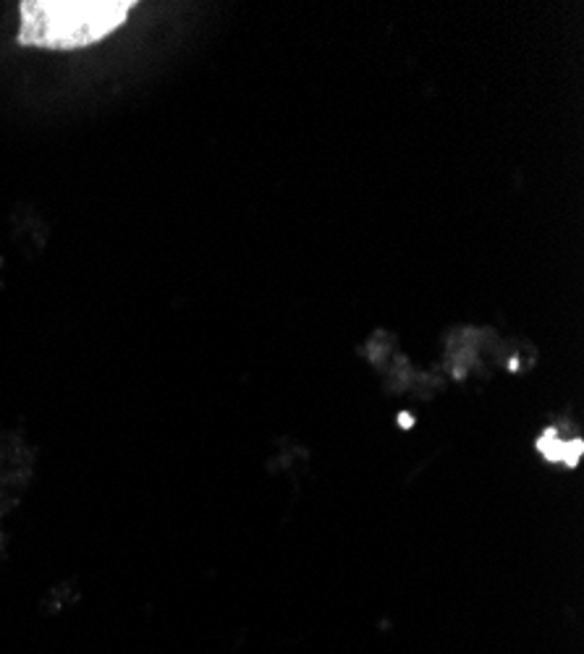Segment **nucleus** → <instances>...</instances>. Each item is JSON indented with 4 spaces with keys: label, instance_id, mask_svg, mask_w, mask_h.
Segmentation results:
<instances>
[{
    "label": "nucleus",
    "instance_id": "2",
    "mask_svg": "<svg viewBox=\"0 0 584 654\" xmlns=\"http://www.w3.org/2000/svg\"><path fill=\"white\" fill-rule=\"evenodd\" d=\"M582 448L584 445L579 438H574L571 443H568V440H561L556 427H547L546 432H543V438L537 440V450L546 456L547 461L566 463L568 469L577 466V461L582 459Z\"/></svg>",
    "mask_w": 584,
    "mask_h": 654
},
{
    "label": "nucleus",
    "instance_id": "1",
    "mask_svg": "<svg viewBox=\"0 0 584 654\" xmlns=\"http://www.w3.org/2000/svg\"><path fill=\"white\" fill-rule=\"evenodd\" d=\"M132 0H27L19 5V42L42 50H81L129 19Z\"/></svg>",
    "mask_w": 584,
    "mask_h": 654
}]
</instances>
